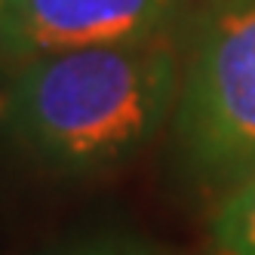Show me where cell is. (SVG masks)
<instances>
[{
  "instance_id": "1",
  "label": "cell",
  "mask_w": 255,
  "mask_h": 255,
  "mask_svg": "<svg viewBox=\"0 0 255 255\" xmlns=\"http://www.w3.org/2000/svg\"><path fill=\"white\" fill-rule=\"evenodd\" d=\"M181 52L172 34L83 46L6 74L0 129L46 169L83 175L120 166L175 114Z\"/></svg>"
},
{
  "instance_id": "2",
  "label": "cell",
  "mask_w": 255,
  "mask_h": 255,
  "mask_svg": "<svg viewBox=\"0 0 255 255\" xmlns=\"http://www.w3.org/2000/svg\"><path fill=\"white\" fill-rule=\"evenodd\" d=\"M175 135L194 175L231 185L255 163V0H203L188 25Z\"/></svg>"
},
{
  "instance_id": "3",
  "label": "cell",
  "mask_w": 255,
  "mask_h": 255,
  "mask_svg": "<svg viewBox=\"0 0 255 255\" xmlns=\"http://www.w3.org/2000/svg\"><path fill=\"white\" fill-rule=\"evenodd\" d=\"M188 0H0V74L52 52L172 34Z\"/></svg>"
},
{
  "instance_id": "4",
  "label": "cell",
  "mask_w": 255,
  "mask_h": 255,
  "mask_svg": "<svg viewBox=\"0 0 255 255\" xmlns=\"http://www.w3.org/2000/svg\"><path fill=\"white\" fill-rule=\"evenodd\" d=\"M212 246L218 255H255V163L228 185L212 215Z\"/></svg>"
},
{
  "instance_id": "5",
  "label": "cell",
  "mask_w": 255,
  "mask_h": 255,
  "mask_svg": "<svg viewBox=\"0 0 255 255\" xmlns=\"http://www.w3.org/2000/svg\"><path fill=\"white\" fill-rule=\"evenodd\" d=\"M56 255H160L151 246L135 243V240H120V237H111V240H93V243H83L74 249H65Z\"/></svg>"
}]
</instances>
